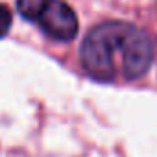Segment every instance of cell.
<instances>
[{
	"label": "cell",
	"instance_id": "2",
	"mask_svg": "<svg viewBox=\"0 0 157 157\" xmlns=\"http://www.w3.org/2000/svg\"><path fill=\"white\" fill-rule=\"evenodd\" d=\"M35 24L52 39L68 43L78 33V17L63 0H46L44 8L35 19Z\"/></svg>",
	"mask_w": 157,
	"mask_h": 157
},
{
	"label": "cell",
	"instance_id": "1",
	"mask_svg": "<svg viewBox=\"0 0 157 157\" xmlns=\"http://www.w3.org/2000/svg\"><path fill=\"white\" fill-rule=\"evenodd\" d=\"M80 59L85 72L98 82H133L151 67L153 41L129 22L109 21L85 35Z\"/></svg>",
	"mask_w": 157,
	"mask_h": 157
},
{
	"label": "cell",
	"instance_id": "4",
	"mask_svg": "<svg viewBox=\"0 0 157 157\" xmlns=\"http://www.w3.org/2000/svg\"><path fill=\"white\" fill-rule=\"evenodd\" d=\"M10 26H11V13L4 4H0V39L10 32Z\"/></svg>",
	"mask_w": 157,
	"mask_h": 157
},
{
	"label": "cell",
	"instance_id": "3",
	"mask_svg": "<svg viewBox=\"0 0 157 157\" xmlns=\"http://www.w3.org/2000/svg\"><path fill=\"white\" fill-rule=\"evenodd\" d=\"M44 4H46V0H17V10L26 21L35 22L37 15L44 8Z\"/></svg>",
	"mask_w": 157,
	"mask_h": 157
}]
</instances>
